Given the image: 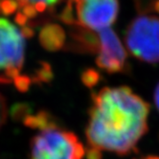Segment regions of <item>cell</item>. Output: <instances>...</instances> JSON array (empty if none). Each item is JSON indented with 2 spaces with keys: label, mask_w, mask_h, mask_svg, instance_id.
I'll return each mask as SVG.
<instances>
[{
  "label": "cell",
  "mask_w": 159,
  "mask_h": 159,
  "mask_svg": "<svg viewBox=\"0 0 159 159\" xmlns=\"http://www.w3.org/2000/svg\"><path fill=\"white\" fill-rule=\"evenodd\" d=\"M149 113V104L130 88H102L89 110L86 136L91 151L130 152L148 130Z\"/></svg>",
  "instance_id": "1"
},
{
  "label": "cell",
  "mask_w": 159,
  "mask_h": 159,
  "mask_svg": "<svg viewBox=\"0 0 159 159\" xmlns=\"http://www.w3.org/2000/svg\"><path fill=\"white\" fill-rule=\"evenodd\" d=\"M25 124L39 129L31 142L30 159L84 158V148L77 136L50 122L42 113L27 117Z\"/></svg>",
  "instance_id": "2"
},
{
  "label": "cell",
  "mask_w": 159,
  "mask_h": 159,
  "mask_svg": "<svg viewBox=\"0 0 159 159\" xmlns=\"http://www.w3.org/2000/svg\"><path fill=\"white\" fill-rule=\"evenodd\" d=\"M27 31L0 17V83L15 82L19 89L28 85L27 79L20 76L25 61Z\"/></svg>",
  "instance_id": "3"
},
{
  "label": "cell",
  "mask_w": 159,
  "mask_h": 159,
  "mask_svg": "<svg viewBox=\"0 0 159 159\" xmlns=\"http://www.w3.org/2000/svg\"><path fill=\"white\" fill-rule=\"evenodd\" d=\"M126 44L138 60L159 62V16L142 15L135 17L127 29Z\"/></svg>",
  "instance_id": "4"
},
{
  "label": "cell",
  "mask_w": 159,
  "mask_h": 159,
  "mask_svg": "<svg viewBox=\"0 0 159 159\" xmlns=\"http://www.w3.org/2000/svg\"><path fill=\"white\" fill-rule=\"evenodd\" d=\"M66 16L69 20L74 15V20L83 28L90 32H100L110 28L119 14L118 0H69Z\"/></svg>",
  "instance_id": "5"
},
{
  "label": "cell",
  "mask_w": 159,
  "mask_h": 159,
  "mask_svg": "<svg viewBox=\"0 0 159 159\" xmlns=\"http://www.w3.org/2000/svg\"><path fill=\"white\" fill-rule=\"evenodd\" d=\"M96 63L100 69L107 73H119L126 69L127 51L111 28L97 33Z\"/></svg>",
  "instance_id": "6"
},
{
  "label": "cell",
  "mask_w": 159,
  "mask_h": 159,
  "mask_svg": "<svg viewBox=\"0 0 159 159\" xmlns=\"http://www.w3.org/2000/svg\"><path fill=\"white\" fill-rule=\"evenodd\" d=\"M62 1L69 0H0V14H16L17 24L25 26L29 19L51 11Z\"/></svg>",
  "instance_id": "7"
},
{
  "label": "cell",
  "mask_w": 159,
  "mask_h": 159,
  "mask_svg": "<svg viewBox=\"0 0 159 159\" xmlns=\"http://www.w3.org/2000/svg\"><path fill=\"white\" fill-rule=\"evenodd\" d=\"M7 117V107L4 97L0 94V128L3 126Z\"/></svg>",
  "instance_id": "8"
},
{
  "label": "cell",
  "mask_w": 159,
  "mask_h": 159,
  "mask_svg": "<svg viewBox=\"0 0 159 159\" xmlns=\"http://www.w3.org/2000/svg\"><path fill=\"white\" fill-rule=\"evenodd\" d=\"M154 103H155L157 109L159 110V84H157L155 91H154Z\"/></svg>",
  "instance_id": "9"
}]
</instances>
